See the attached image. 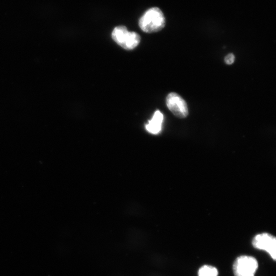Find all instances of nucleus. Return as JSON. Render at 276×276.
Returning <instances> with one entry per match:
<instances>
[{
  "instance_id": "obj_1",
  "label": "nucleus",
  "mask_w": 276,
  "mask_h": 276,
  "mask_svg": "<svg viewBox=\"0 0 276 276\" xmlns=\"http://www.w3.org/2000/svg\"><path fill=\"white\" fill-rule=\"evenodd\" d=\"M165 18L162 11L154 7L148 9L140 18L139 26L140 29L147 33L158 32L165 26Z\"/></svg>"
},
{
  "instance_id": "obj_2",
  "label": "nucleus",
  "mask_w": 276,
  "mask_h": 276,
  "mask_svg": "<svg viewBox=\"0 0 276 276\" xmlns=\"http://www.w3.org/2000/svg\"><path fill=\"white\" fill-rule=\"evenodd\" d=\"M116 43L126 50H132L140 44L141 37L135 32H129L125 26L116 27L112 34Z\"/></svg>"
},
{
  "instance_id": "obj_3",
  "label": "nucleus",
  "mask_w": 276,
  "mask_h": 276,
  "mask_svg": "<svg viewBox=\"0 0 276 276\" xmlns=\"http://www.w3.org/2000/svg\"><path fill=\"white\" fill-rule=\"evenodd\" d=\"M258 266L256 259L243 256L238 258L233 263V271L235 276H254Z\"/></svg>"
},
{
  "instance_id": "obj_4",
  "label": "nucleus",
  "mask_w": 276,
  "mask_h": 276,
  "mask_svg": "<svg viewBox=\"0 0 276 276\" xmlns=\"http://www.w3.org/2000/svg\"><path fill=\"white\" fill-rule=\"evenodd\" d=\"M166 105L176 117L180 119L186 118L189 114L187 104L185 100L178 94L169 93L166 99Z\"/></svg>"
},
{
  "instance_id": "obj_5",
  "label": "nucleus",
  "mask_w": 276,
  "mask_h": 276,
  "mask_svg": "<svg viewBox=\"0 0 276 276\" xmlns=\"http://www.w3.org/2000/svg\"><path fill=\"white\" fill-rule=\"evenodd\" d=\"M253 246L256 249L267 251L274 260L276 259V239L268 233L257 235L252 241Z\"/></svg>"
},
{
  "instance_id": "obj_6",
  "label": "nucleus",
  "mask_w": 276,
  "mask_h": 276,
  "mask_svg": "<svg viewBox=\"0 0 276 276\" xmlns=\"http://www.w3.org/2000/svg\"><path fill=\"white\" fill-rule=\"evenodd\" d=\"M163 119L162 113L159 111H156L152 119L148 121L145 125L146 131L153 135L159 134L162 130Z\"/></svg>"
},
{
  "instance_id": "obj_7",
  "label": "nucleus",
  "mask_w": 276,
  "mask_h": 276,
  "mask_svg": "<svg viewBox=\"0 0 276 276\" xmlns=\"http://www.w3.org/2000/svg\"><path fill=\"white\" fill-rule=\"evenodd\" d=\"M198 274L199 276H218V271L214 267L204 265L199 269Z\"/></svg>"
},
{
  "instance_id": "obj_8",
  "label": "nucleus",
  "mask_w": 276,
  "mask_h": 276,
  "mask_svg": "<svg viewBox=\"0 0 276 276\" xmlns=\"http://www.w3.org/2000/svg\"><path fill=\"white\" fill-rule=\"evenodd\" d=\"M224 60L227 65H232L235 61V56L232 53H230L225 57Z\"/></svg>"
}]
</instances>
